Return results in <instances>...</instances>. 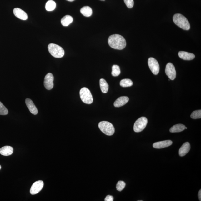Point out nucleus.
<instances>
[{
    "instance_id": "obj_1",
    "label": "nucleus",
    "mask_w": 201,
    "mask_h": 201,
    "mask_svg": "<svg viewBox=\"0 0 201 201\" xmlns=\"http://www.w3.org/2000/svg\"><path fill=\"white\" fill-rule=\"evenodd\" d=\"M108 43L111 48L117 50H122L126 46V41L123 37L117 34L109 37Z\"/></svg>"
},
{
    "instance_id": "obj_2",
    "label": "nucleus",
    "mask_w": 201,
    "mask_h": 201,
    "mask_svg": "<svg viewBox=\"0 0 201 201\" xmlns=\"http://www.w3.org/2000/svg\"><path fill=\"white\" fill-rule=\"evenodd\" d=\"M173 20L175 24L181 28L185 30H188L190 25L188 19L182 14L177 13L173 15Z\"/></svg>"
},
{
    "instance_id": "obj_3",
    "label": "nucleus",
    "mask_w": 201,
    "mask_h": 201,
    "mask_svg": "<svg viewBox=\"0 0 201 201\" xmlns=\"http://www.w3.org/2000/svg\"><path fill=\"white\" fill-rule=\"evenodd\" d=\"M48 49L50 54L54 58H61L64 55L63 49L58 45L51 43L48 45Z\"/></svg>"
},
{
    "instance_id": "obj_4",
    "label": "nucleus",
    "mask_w": 201,
    "mask_h": 201,
    "mask_svg": "<svg viewBox=\"0 0 201 201\" xmlns=\"http://www.w3.org/2000/svg\"><path fill=\"white\" fill-rule=\"evenodd\" d=\"M98 127L101 131L108 136H112L114 134L115 128L111 123L107 121H102L99 123Z\"/></svg>"
},
{
    "instance_id": "obj_5",
    "label": "nucleus",
    "mask_w": 201,
    "mask_h": 201,
    "mask_svg": "<svg viewBox=\"0 0 201 201\" xmlns=\"http://www.w3.org/2000/svg\"><path fill=\"white\" fill-rule=\"evenodd\" d=\"M79 93L81 99L84 103L88 104H90L93 103V96L88 89L86 87L83 88L80 91Z\"/></svg>"
},
{
    "instance_id": "obj_6",
    "label": "nucleus",
    "mask_w": 201,
    "mask_h": 201,
    "mask_svg": "<svg viewBox=\"0 0 201 201\" xmlns=\"http://www.w3.org/2000/svg\"><path fill=\"white\" fill-rule=\"evenodd\" d=\"M148 123V120L145 117H142L134 123L133 129L136 132H140L145 128Z\"/></svg>"
},
{
    "instance_id": "obj_7",
    "label": "nucleus",
    "mask_w": 201,
    "mask_h": 201,
    "mask_svg": "<svg viewBox=\"0 0 201 201\" xmlns=\"http://www.w3.org/2000/svg\"><path fill=\"white\" fill-rule=\"evenodd\" d=\"M148 66L153 73L155 75L159 73L160 67L157 60L153 58H150L148 60Z\"/></svg>"
},
{
    "instance_id": "obj_8",
    "label": "nucleus",
    "mask_w": 201,
    "mask_h": 201,
    "mask_svg": "<svg viewBox=\"0 0 201 201\" xmlns=\"http://www.w3.org/2000/svg\"><path fill=\"white\" fill-rule=\"evenodd\" d=\"M165 72L166 74L170 79L173 80L176 77V72L175 66L171 63H169L166 66Z\"/></svg>"
},
{
    "instance_id": "obj_9",
    "label": "nucleus",
    "mask_w": 201,
    "mask_h": 201,
    "mask_svg": "<svg viewBox=\"0 0 201 201\" xmlns=\"http://www.w3.org/2000/svg\"><path fill=\"white\" fill-rule=\"evenodd\" d=\"M54 77L51 73H48L44 78V84L45 88L48 90L52 89L54 87Z\"/></svg>"
},
{
    "instance_id": "obj_10",
    "label": "nucleus",
    "mask_w": 201,
    "mask_h": 201,
    "mask_svg": "<svg viewBox=\"0 0 201 201\" xmlns=\"http://www.w3.org/2000/svg\"><path fill=\"white\" fill-rule=\"evenodd\" d=\"M44 186V183L42 181H38L35 182L31 187L30 192L31 194H38L42 190Z\"/></svg>"
},
{
    "instance_id": "obj_11",
    "label": "nucleus",
    "mask_w": 201,
    "mask_h": 201,
    "mask_svg": "<svg viewBox=\"0 0 201 201\" xmlns=\"http://www.w3.org/2000/svg\"><path fill=\"white\" fill-rule=\"evenodd\" d=\"M173 142L170 140H166L164 141L155 142L153 145V147L156 149H162V148L169 147L172 145Z\"/></svg>"
},
{
    "instance_id": "obj_12",
    "label": "nucleus",
    "mask_w": 201,
    "mask_h": 201,
    "mask_svg": "<svg viewBox=\"0 0 201 201\" xmlns=\"http://www.w3.org/2000/svg\"><path fill=\"white\" fill-rule=\"evenodd\" d=\"M13 13L15 16L21 20H25L28 18L26 13L20 8H15L13 10Z\"/></svg>"
},
{
    "instance_id": "obj_13",
    "label": "nucleus",
    "mask_w": 201,
    "mask_h": 201,
    "mask_svg": "<svg viewBox=\"0 0 201 201\" xmlns=\"http://www.w3.org/2000/svg\"><path fill=\"white\" fill-rule=\"evenodd\" d=\"M25 102L27 106L32 114L36 115L38 114V109L31 99L27 98L25 99Z\"/></svg>"
},
{
    "instance_id": "obj_14",
    "label": "nucleus",
    "mask_w": 201,
    "mask_h": 201,
    "mask_svg": "<svg viewBox=\"0 0 201 201\" xmlns=\"http://www.w3.org/2000/svg\"><path fill=\"white\" fill-rule=\"evenodd\" d=\"M190 149V145L189 142H187L183 144L181 146L179 151V156L181 157H184L188 153Z\"/></svg>"
},
{
    "instance_id": "obj_15",
    "label": "nucleus",
    "mask_w": 201,
    "mask_h": 201,
    "mask_svg": "<svg viewBox=\"0 0 201 201\" xmlns=\"http://www.w3.org/2000/svg\"><path fill=\"white\" fill-rule=\"evenodd\" d=\"M129 101L128 98L126 96H122L117 99L114 103V106L116 107H119L123 106Z\"/></svg>"
},
{
    "instance_id": "obj_16",
    "label": "nucleus",
    "mask_w": 201,
    "mask_h": 201,
    "mask_svg": "<svg viewBox=\"0 0 201 201\" xmlns=\"http://www.w3.org/2000/svg\"><path fill=\"white\" fill-rule=\"evenodd\" d=\"M178 56L181 59L186 60H191L194 59L195 57L194 54L184 51L179 52Z\"/></svg>"
},
{
    "instance_id": "obj_17",
    "label": "nucleus",
    "mask_w": 201,
    "mask_h": 201,
    "mask_svg": "<svg viewBox=\"0 0 201 201\" xmlns=\"http://www.w3.org/2000/svg\"><path fill=\"white\" fill-rule=\"evenodd\" d=\"M13 149L11 146H6L0 149V154L1 155L8 156L11 155L13 153Z\"/></svg>"
},
{
    "instance_id": "obj_18",
    "label": "nucleus",
    "mask_w": 201,
    "mask_h": 201,
    "mask_svg": "<svg viewBox=\"0 0 201 201\" xmlns=\"http://www.w3.org/2000/svg\"><path fill=\"white\" fill-rule=\"evenodd\" d=\"M185 126L182 124L175 125L170 129L169 131L171 133L180 132L183 131L185 129Z\"/></svg>"
},
{
    "instance_id": "obj_19",
    "label": "nucleus",
    "mask_w": 201,
    "mask_h": 201,
    "mask_svg": "<svg viewBox=\"0 0 201 201\" xmlns=\"http://www.w3.org/2000/svg\"><path fill=\"white\" fill-rule=\"evenodd\" d=\"M73 18L69 15H66L61 19V24L64 26H68L73 22Z\"/></svg>"
},
{
    "instance_id": "obj_20",
    "label": "nucleus",
    "mask_w": 201,
    "mask_h": 201,
    "mask_svg": "<svg viewBox=\"0 0 201 201\" xmlns=\"http://www.w3.org/2000/svg\"><path fill=\"white\" fill-rule=\"evenodd\" d=\"M80 12L82 14L87 17H90L93 13L92 9L88 6L84 7L81 9Z\"/></svg>"
},
{
    "instance_id": "obj_21",
    "label": "nucleus",
    "mask_w": 201,
    "mask_h": 201,
    "mask_svg": "<svg viewBox=\"0 0 201 201\" xmlns=\"http://www.w3.org/2000/svg\"><path fill=\"white\" fill-rule=\"evenodd\" d=\"M99 84L101 91L103 93H106L108 91L109 86L107 82L104 79H101L99 81Z\"/></svg>"
},
{
    "instance_id": "obj_22",
    "label": "nucleus",
    "mask_w": 201,
    "mask_h": 201,
    "mask_svg": "<svg viewBox=\"0 0 201 201\" xmlns=\"http://www.w3.org/2000/svg\"><path fill=\"white\" fill-rule=\"evenodd\" d=\"M56 3L55 2L52 0H50L47 2L46 5V9L48 11H52L55 9Z\"/></svg>"
},
{
    "instance_id": "obj_23",
    "label": "nucleus",
    "mask_w": 201,
    "mask_h": 201,
    "mask_svg": "<svg viewBox=\"0 0 201 201\" xmlns=\"http://www.w3.org/2000/svg\"><path fill=\"white\" fill-rule=\"evenodd\" d=\"M133 83L130 79H125L122 80L120 82V85L123 87H127L132 86Z\"/></svg>"
},
{
    "instance_id": "obj_24",
    "label": "nucleus",
    "mask_w": 201,
    "mask_h": 201,
    "mask_svg": "<svg viewBox=\"0 0 201 201\" xmlns=\"http://www.w3.org/2000/svg\"><path fill=\"white\" fill-rule=\"evenodd\" d=\"M121 73L119 66L114 65L112 66V75L113 77H118Z\"/></svg>"
},
{
    "instance_id": "obj_25",
    "label": "nucleus",
    "mask_w": 201,
    "mask_h": 201,
    "mask_svg": "<svg viewBox=\"0 0 201 201\" xmlns=\"http://www.w3.org/2000/svg\"><path fill=\"white\" fill-rule=\"evenodd\" d=\"M191 118L194 119L200 118H201V110H198L194 111L191 115Z\"/></svg>"
},
{
    "instance_id": "obj_26",
    "label": "nucleus",
    "mask_w": 201,
    "mask_h": 201,
    "mask_svg": "<svg viewBox=\"0 0 201 201\" xmlns=\"http://www.w3.org/2000/svg\"><path fill=\"white\" fill-rule=\"evenodd\" d=\"M8 113V111L6 107L0 101V115H6Z\"/></svg>"
},
{
    "instance_id": "obj_27",
    "label": "nucleus",
    "mask_w": 201,
    "mask_h": 201,
    "mask_svg": "<svg viewBox=\"0 0 201 201\" xmlns=\"http://www.w3.org/2000/svg\"><path fill=\"white\" fill-rule=\"evenodd\" d=\"M126 186V183L124 181H118L116 185L117 190L118 191H122L123 190Z\"/></svg>"
},
{
    "instance_id": "obj_28",
    "label": "nucleus",
    "mask_w": 201,
    "mask_h": 201,
    "mask_svg": "<svg viewBox=\"0 0 201 201\" xmlns=\"http://www.w3.org/2000/svg\"><path fill=\"white\" fill-rule=\"evenodd\" d=\"M127 7L129 8H132L134 6L133 0H124Z\"/></svg>"
},
{
    "instance_id": "obj_29",
    "label": "nucleus",
    "mask_w": 201,
    "mask_h": 201,
    "mask_svg": "<svg viewBox=\"0 0 201 201\" xmlns=\"http://www.w3.org/2000/svg\"><path fill=\"white\" fill-rule=\"evenodd\" d=\"M104 200L105 201H113V197L110 195H108L105 198Z\"/></svg>"
},
{
    "instance_id": "obj_30",
    "label": "nucleus",
    "mask_w": 201,
    "mask_h": 201,
    "mask_svg": "<svg viewBox=\"0 0 201 201\" xmlns=\"http://www.w3.org/2000/svg\"><path fill=\"white\" fill-rule=\"evenodd\" d=\"M198 198L199 200L200 201H201V190H200L199 191L198 193Z\"/></svg>"
},
{
    "instance_id": "obj_31",
    "label": "nucleus",
    "mask_w": 201,
    "mask_h": 201,
    "mask_svg": "<svg viewBox=\"0 0 201 201\" xmlns=\"http://www.w3.org/2000/svg\"><path fill=\"white\" fill-rule=\"evenodd\" d=\"M67 1H70V2H73L74 1H75V0H67Z\"/></svg>"
},
{
    "instance_id": "obj_32",
    "label": "nucleus",
    "mask_w": 201,
    "mask_h": 201,
    "mask_svg": "<svg viewBox=\"0 0 201 201\" xmlns=\"http://www.w3.org/2000/svg\"><path fill=\"white\" fill-rule=\"evenodd\" d=\"M1 165H0V170H1Z\"/></svg>"
},
{
    "instance_id": "obj_33",
    "label": "nucleus",
    "mask_w": 201,
    "mask_h": 201,
    "mask_svg": "<svg viewBox=\"0 0 201 201\" xmlns=\"http://www.w3.org/2000/svg\"><path fill=\"white\" fill-rule=\"evenodd\" d=\"M100 1H105V0H100Z\"/></svg>"
}]
</instances>
